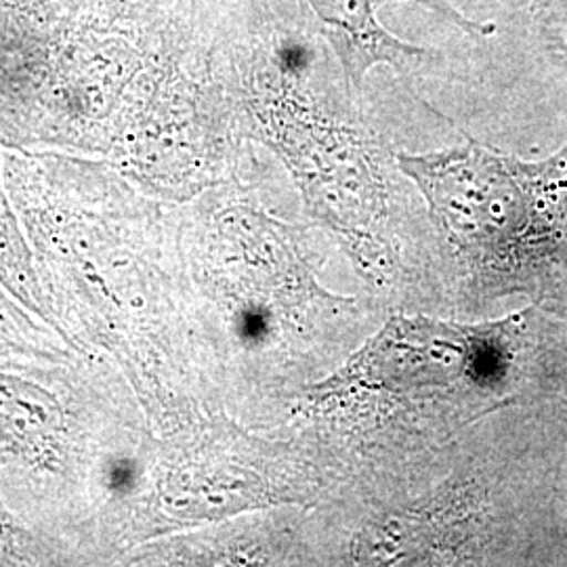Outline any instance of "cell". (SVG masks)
<instances>
[{
    "label": "cell",
    "mask_w": 567,
    "mask_h": 567,
    "mask_svg": "<svg viewBox=\"0 0 567 567\" xmlns=\"http://www.w3.org/2000/svg\"><path fill=\"white\" fill-rule=\"evenodd\" d=\"M4 183L53 324L114 365L156 435L204 421L208 389L182 231L118 166L16 150Z\"/></svg>",
    "instance_id": "cell-1"
},
{
    "label": "cell",
    "mask_w": 567,
    "mask_h": 567,
    "mask_svg": "<svg viewBox=\"0 0 567 567\" xmlns=\"http://www.w3.org/2000/svg\"><path fill=\"white\" fill-rule=\"evenodd\" d=\"M154 437L97 355L0 351V503L82 566H114V529Z\"/></svg>",
    "instance_id": "cell-2"
},
{
    "label": "cell",
    "mask_w": 567,
    "mask_h": 567,
    "mask_svg": "<svg viewBox=\"0 0 567 567\" xmlns=\"http://www.w3.org/2000/svg\"><path fill=\"white\" fill-rule=\"evenodd\" d=\"M437 225L487 292L557 297L567 282V145L527 163L475 140L433 154H400Z\"/></svg>",
    "instance_id": "cell-3"
},
{
    "label": "cell",
    "mask_w": 567,
    "mask_h": 567,
    "mask_svg": "<svg viewBox=\"0 0 567 567\" xmlns=\"http://www.w3.org/2000/svg\"><path fill=\"white\" fill-rule=\"evenodd\" d=\"M318 34L267 28L234 58L231 91L243 128L292 171L305 198L337 215L374 213L385 200L377 142L318 81Z\"/></svg>",
    "instance_id": "cell-4"
},
{
    "label": "cell",
    "mask_w": 567,
    "mask_h": 567,
    "mask_svg": "<svg viewBox=\"0 0 567 567\" xmlns=\"http://www.w3.org/2000/svg\"><path fill=\"white\" fill-rule=\"evenodd\" d=\"M307 28L322 37L343 70L344 81L353 93L360 91L365 74L374 65H391L408 74L431 60V51L400 41L379 21V7L402 0H297ZM416 2L463 30L471 39H484L494 32L489 23L466 18L446 0H405Z\"/></svg>",
    "instance_id": "cell-5"
},
{
    "label": "cell",
    "mask_w": 567,
    "mask_h": 567,
    "mask_svg": "<svg viewBox=\"0 0 567 567\" xmlns=\"http://www.w3.org/2000/svg\"><path fill=\"white\" fill-rule=\"evenodd\" d=\"M0 284L18 299L32 309L42 320L51 322L37 269L32 264V252L21 231L20 219L11 203L4 183V168L0 166Z\"/></svg>",
    "instance_id": "cell-6"
},
{
    "label": "cell",
    "mask_w": 567,
    "mask_h": 567,
    "mask_svg": "<svg viewBox=\"0 0 567 567\" xmlns=\"http://www.w3.org/2000/svg\"><path fill=\"white\" fill-rule=\"evenodd\" d=\"M0 351L74 358L82 355L58 326L49 324L0 284Z\"/></svg>",
    "instance_id": "cell-7"
},
{
    "label": "cell",
    "mask_w": 567,
    "mask_h": 567,
    "mask_svg": "<svg viewBox=\"0 0 567 567\" xmlns=\"http://www.w3.org/2000/svg\"><path fill=\"white\" fill-rule=\"evenodd\" d=\"M82 566L79 555L44 538L0 503V567Z\"/></svg>",
    "instance_id": "cell-8"
},
{
    "label": "cell",
    "mask_w": 567,
    "mask_h": 567,
    "mask_svg": "<svg viewBox=\"0 0 567 567\" xmlns=\"http://www.w3.org/2000/svg\"><path fill=\"white\" fill-rule=\"evenodd\" d=\"M532 21L545 55L567 70V0H532Z\"/></svg>",
    "instance_id": "cell-9"
}]
</instances>
